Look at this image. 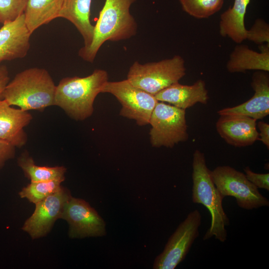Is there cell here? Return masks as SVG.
<instances>
[{
	"label": "cell",
	"mask_w": 269,
	"mask_h": 269,
	"mask_svg": "<svg viewBox=\"0 0 269 269\" xmlns=\"http://www.w3.org/2000/svg\"><path fill=\"white\" fill-rule=\"evenodd\" d=\"M247 39L258 44L269 43V26L263 19L258 18L250 30H248Z\"/></svg>",
	"instance_id": "obj_25"
},
{
	"label": "cell",
	"mask_w": 269,
	"mask_h": 269,
	"mask_svg": "<svg viewBox=\"0 0 269 269\" xmlns=\"http://www.w3.org/2000/svg\"><path fill=\"white\" fill-rule=\"evenodd\" d=\"M250 0H234L232 6L222 13L219 22L221 36H227L237 44L247 39L245 16Z\"/></svg>",
	"instance_id": "obj_19"
},
{
	"label": "cell",
	"mask_w": 269,
	"mask_h": 269,
	"mask_svg": "<svg viewBox=\"0 0 269 269\" xmlns=\"http://www.w3.org/2000/svg\"><path fill=\"white\" fill-rule=\"evenodd\" d=\"M56 86L49 72L37 67L17 73L4 89L0 98L24 111H42L54 105Z\"/></svg>",
	"instance_id": "obj_2"
},
{
	"label": "cell",
	"mask_w": 269,
	"mask_h": 269,
	"mask_svg": "<svg viewBox=\"0 0 269 269\" xmlns=\"http://www.w3.org/2000/svg\"><path fill=\"white\" fill-rule=\"evenodd\" d=\"M10 106L6 100L0 99V139L15 147H21L27 141L24 128L32 117L27 111Z\"/></svg>",
	"instance_id": "obj_15"
},
{
	"label": "cell",
	"mask_w": 269,
	"mask_h": 269,
	"mask_svg": "<svg viewBox=\"0 0 269 269\" xmlns=\"http://www.w3.org/2000/svg\"><path fill=\"white\" fill-rule=\"evenodd\" d=\"M27 0H0V23L16 19L23 13Z\"/></svg>",
	"instance_id": "obj_24"
},
{
	"label": "cell",
	"mask_w": 269,
	"mask_h": 269,
	"mask_svg": "<svg viewBox=\"0 0 269 269\" xmlns=\"http://www.w3.org/2000/svg\"><path fill=\"white\" fill-rule=\"evenodd\" d=\"M192 178V200L194 203L205 206L210 213V228L203 237L204 241L213 237L222 243L227 238L226 227L230 224L227 215L223 207L224 198L215 185L211 170L208 168L204 154L200 150H195L193 156Z\"/></svg>",
	"instance_id": "obj_4"
},
{
	"label": "cell",
	"mask_w": 269,
	"mask_h": 269,
	"mask_svg": "<svg viewBox=\"0 0 269 269\" xmlns=\"http://www.w3.org/2000/svg\"><path fill=\"white\" fill-rule=\"evenodd\" d=\"M15 147L0 139V168L6 161L14 157Z\"/></svg>",
	"instance_id": "obj_27"
},
{
	"label": "cell",
	"mask_w": 269,
	"mask_h": 269,
	"mask_svg": "<svg viewBox=\"0 0 269 269\" xmlns=\"http://www.w3.org/2000/svg\"><path fill=\"white\" fill-rule=\"evenodd\" d=\"M257 127L258 128L259 140L265 145L269 149V125L268 123L264 121H260L257 124Z\"/></svg>",
	"instance_id": "obj_28"
},
{
	"label": "cell",
	"mask_w": 269,
	"mask_h": 269,
	"mask_svg": "<svg viewBox=\"0 0 269 269\" xmlns=\"http://www.w3.org/2000/svg\"><path fill=\"white\" fill-rule=\"evenodd\" d=\"M92 0H63L59 17L71 22L81 35L87 48L94 37V25L90 21Z\"/></svg>",
	"instance_id": "obj_18"
},
{
	"label": "cell",
	"mask_w": 269,
	"mask_h": 269,
	"mask_svg": "<svg viewBox=\"0 0 269 269\" xmlns=\"http://www.w3.org/2000/svg\"><path fill=\"white\" fill-rule=\"evenodd\" d=\"M216 129L227 143L235 147L251 145L259 140L257 120L248 116L220 115Z\"/></svg>",
	"instance_id": "obj_12"
},
{
	"label": "cell",
	"mask_w": 269,
	"mask_h": 269,
	"mask_svg": "<svg viewBox=\"0 0 269 269\" xmlns=\"http://www.w3.org/2000/svg\"><path fill=\"white\" fill-rule=\"evenodd\" d=\"M63 0H27L23 12L31 34L42 25L59 18Z\"/></svg>",
	"instance_id": "obj_20"
},
{
	"label": "cell",
	"mask_w": 269,
	"mask_h": 269,
	"mask_svg": "<svg viewBox=\"0 0 269 269\" xmlns=\"http://www.w3.org/2000/svg\"><path fill=\"white\" fill-rule=\"evenodd\" d=\"M60 219L68 222L71 238L100 237L106 234L104 220L83 199L72 197L65 204Z\"/></svg>",
	"instance_id": "obj_10"
},
{
	"label": "cell",
	"mask_w": 269,
	"mask_h": 269,
	"mask_svg": "<svg viewBox=\"0 0 269 269\" xmlns=\"http://www.w3.org/2000/svg\"><path fill=\"white\" fill-rule=\"evenodd\" d=\"M137 0H105L94 25V37L90 45L82 47L78 55L92 63L102 45L107 41H119L134 36L137 23L130 12V7Z\"/></svg>",
	"instance_id": "obj_1"
},
{
	"label": "cell",
	"mask_w": 269,
	"mask_h": 269,
	"mask_svg": "<svg viewBox=\"0 0 269 269\" xmlns=\"http://www.w3.org/2000/svg\"><path fill=\"white\" fill-rule=\"evenodd\" d=\"M183 10L198 19L207 18L218 12L224 0H179Z\"/></svg>",
	"instance_id": "obj_23"
},
{
	"label": "cell",
	"mask_w": 269,
	"mask_h": 269,
	"mask_svg": "<svg viewBox=\"0 0 269 269\" xmlns=\"http://www.w3.org/2000/svg\"><path fill=\"white\" fill-rule=\"evenodd\" d=\"M63 181L57 179L30 182L21 189L19 192V195L21 198H26L35 204L59 190Z\"/></svg>",
	"instance_id": "obj_22"
},
{
	"label": "cell",
	"mask_w": 269,
	"mask_h": 269,
	"mask_svg": "<svg viewBox=\"0 0 269 269\" xmlns=\"http://www.w3.org/2000/svg\"><path fill=\"white\" fill-rule=\"evenodd\" d=\"M71 197L70 191L61 186L56 192L35 204L33 214L25 221L22 230L32 239L46 236L55 221L61 218L64 207Z\"/></svg>",
	"instance_id": "obj_11"
},
{
	"label": "cell",
	"mask_w": 269,
	"mask_h": 269,
	"mask_svg": "<svg viewBox=\"0 0 269 269\" xmlns=\"http://www.w3.org/2000/svg\"><path fill=\"white\" fill-rule=\"evenodd\" d=\"M246 178L258 188L269 191V173H258L253 172L249 166L244 169Z\"/></svg>",
	"instance_id": "obj_26"
},
{
	"label": "cell",
	"mask_w": 269,
	"mask_h": 269,
	"mask_svg": "<svg viewBox=\"0 0 269 269\" xmlns=\"http://www.w3.org/2000/svg\"><path fill=\"white\" fill-rule=\"evenodd\" d=\"M8 82L9 76L7 67L4 65L0 66V98Z\"/></svg>",
	"instance_id": "obj_29"
},
{
	"label": "cell",
	"mask_w": 269,
	"mask_h": 269,
	"mask_svg": "<svg viewBox=\"0 0 269 269\" xmlns=\"http://www.w3.org/2000/svg\"><path fill=\"white\" fill-rule=\"evenodd\" d=\"M17 164L30 182L65 180L66 168L62 166L48 167L37 165L27 151L23 152L17 159Z\"/></svg>",
	"instance_id": "obj_21"
},
{
	"label": "cell",
	"mask_w": 269,
	"mask_h": 269,
	"mask_svg": "<svg viewBox=\"0 0 269 269\" xmlns=\"http://www.w3.org/2000/svg\"><path fill=\"white\" fill-rule=\"evenodd\" d=\"M251 86L254 91L253 97L247 101L232 107L218 111L219 115H240L256 120H262L269 114V75L263 71L255 72Z\"/></svg>",
	"instance_id": "obj_13"
},
{
	"label": "cell",
	"mask_w": 269,
	"mask_h": 269,
	"mask_svg": "<svg viewBox=\"0 0 269 269\" xmlns=\"http://www.w3.org/2000/svg\"><path fill=\"white\" fill-rule=\"evenodd\" d=\"M185 74L184 60L176 55L171 58L143 64L135 61L129 69L127 79L133 85L155 95L179 82Z\"/></svg>",
	"instance_id": "obj_5"
},
{
	"label": "cell",
	"mask_w": 269,
	"mask_h": 269,
	"mask_svg": "<svg viewBox=\"0 0 269 269\" xmlns=\"http://www.w3.org/2000/svg\"><path fill=\"white\" fill-rule=\"evenodd\" d=\"M213 181L225 198H235L238 206L252 210L269 206V200L246 178L245 173L228 166H218L211 171Z\"/></svg>",
	"instance_id": "obj_7"
},
{
	"label": "cell",
	"mask_w": 269,
	"mask_h": 269,
	"mask_svg": "<svg viewBox=\"0 0 269 269\" xmlns=\"http://www.w3.org/2000/svg\"><path fill=\"white\" fill-rule=\"evenodd\" d=\"M0 28V64L3 61L22 58L30 47L31 34L24 21V14Z\"/></svg>",
	"instance_id": "obj_14"
},
{
	"label": "cell",
	"mask_w": 269,
	"mask_h": 269,
	"mask_svg": "<svg viewBox=\"0 0 269 269\" xmlns=\"http://www.w3.org/2000/svg\"><path fill=\"white\" fill-rule=\"evenodd\" d=\"M260 50V52L255 51L246 45H237L227 63V70L231 73L250 70L269 72V44H262Z\"/></svg>",
	"instance_id": "obj_17"
},
{
	"label": "cell",
	"mask_w": 269,
	"mask_h": 269,
	"mask_svg": "<svg viewBox=\"0 0 269 269\" xmlns=\"http://www.w3.org/2000/svg\"><path fill=\"white\" fill-rule=\"evenodd\" d=\"M102 93H110L120 102V115L135 120L137 125L149 124L152 112L158 101L154 95L133 85L126 79L120 81H108Z\"/></svg>",
	"instance_id": "obj_8"
},
{
	"label": "cell",
	"mask_w": 269,
	"mask_h": 269,
	"mask_svg": "<svg viewBox=\"0 0 269 269\" xmlns=\"http://www.w3.org/2000/svg\"><path fill=\"white\" fill-rule=\"evenodd\" d=\"M149 124L150 141L155 147H173L188 138L185 110L159 102L155 106Z\"/></svg>",
	"instance_id": "obj_6"
},
{
	"label": "cell",
	"mask_w": 269,
	"mask_h": 269,
	"mask_svg": "<svg viewBox=\"0 0 269 269\" xmlns=\"http://www.w3.org/2000/svg\"><path fill=\"white\" fill-rule=\"evenodd\" d=\"M108 81V72L99 69L86 77L63 78L56 87L54 106L61 108L75 120L87 119L94 112L96 97L102 93Z\"/></svg>",
	"instance_id": "obj_3"
},
{
	"label": "cell",
	"mask_w": 269,
	"mask_h": 269,
	"mask_svg": "<svg viewBox=\"0 0 269 269\" xmlns=\"http://www.w3.org/2000/svg\"><path fill=\"white\" fill-rule=\"evenodd\" d=\"M159 102L167 103L177 108L185 110L197 103L206 104L209 100L205 82L201 79L192 85L174 83L154 95Z\"/></svg>",
	"instance_id": "obj_16"
},
{
	"label": "cell",
	"mask_w": 269,
	"mask_h": 269,
	"mask_svg": "<svg viewBox=\"0 0 269 269\" xmlns=\"http://www.w3.org/2000/svg\"><path fill=\"white\" fill-rule=\"evenodd\" d=\"M201 215L195 209L190 212L171 235L163 251L154 260V269H174L185 258L199 235Z\"/></svg>",
	"instance_id": "obj_9"
}]
</instances>
